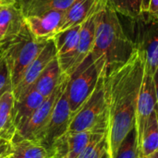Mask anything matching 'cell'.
I'll list each match as a JSON object with an SVG mask.
<instances>
[{
	"label": "cell",
	"instance_id": "6da1fadb",
	"mask_svg": "<svg viewBox=\"0 0 158 158\" xmlns=\"http://www.w3.org/2000/svg\"><path fill=\"white\" fill-rule=\"evenodd\" d=\"M144 76V58L137 47L123 65L105 75L106 138L114 158L121 143L135 127L138 97Z\"/></svg>",
	"mask_w": 158,
	"mask_h": 158
},
{
	"label": "cell",
	"instance_id": "7a4b0ae2",
	"mask_svg": "<svg viewBox=\"0 0 158 158\" xmlns=\"http://www.w3.org/2000/svg\"><path fill=\"white\" fill-rule=\"evenodd\" d=\"M137 49V44L124 32L108 0L99 9L95 19V36L92 50L94 60L106 69V74L123 65Z\"/></svg>",
	"mask_w": 158,
	"mask_h": 158
},
{
	"label": "cell",
	"instance_id": "3957f363",
	"mask_svg": "<svg viewBox=\"0 0 158 158\" xmlns=\"http://www.w3.org/2000/svg\"><path fill=\"white\" fill-rule=\"evenodd\" d=\"M47 41L38 40L26 25L11 39L0 44V53L9 69L12 91L21 81L26 69L45 46Z\"/></svg>",
	"mask_w": 158,
	"mask_h": 158
},
{
	"label": "cell",
	"instance_id": "277c9868",
	"mask_svg": "<svg viewBox=\"0 0 158 158\" xmlns=\"http://www.w3.org/2000/svg\"><path fill=\"white\" fill-rule=\"evenodd\" d=\"M104 69L90 54L69 76L66 91L72 117L93 94Z\"/></svg>",
	"mask_w": 158,
	"mask_h": 158
},
{
	"label": "cell",
	"instance_id": "5b68a950",
	"mask_svg": "<svg viewBox=\"0 0 158 158\" xmlns=\"http://www.w3.org/2000/svg\"><path fill=\"white\" fill-rule=\"evenodd\" d=\"M104 69L93 94L74 114L71 118L69 131L81 132L96 129H106V109L105 101Z\"/></svg>",
	"mask_w": 158,
	"mask_h": 158
},
{
	"label": "cell",
	"instance_id": "8992f818",
	"mask_svg": "<svg viewBox=\"0 0 158 158\" xmlns=\"http://www.w3.org/2000/svg\"><path fill=\"white\" fill-rule=\"evenodd\" d=\"M68 80L69 76L57 86V88L49 96H47L44 100L42 105L36 109L31 118L20 129L17 131L11 142L19 140H31L38 143L40 142L44 131L49 122L55 104L62 92L67 87Z\"/></svg>",
	"mask_w": 158,
	"mask_h": 158
},
{
	"label": "cell",
	"instance_id": "52a82bcc",
	"mask_svg": "<svg viewBox=\"0 0 158 158\" xmlns=\"http://www.w3.org/2000/svg\"><path fill=\"white\" fill-rule=\"evenodd\" d=\"M71 118L72 116L69 109V98L65 89L55 104L49 122L39 142L48 150L49 154L55 142L69 131Z\"/></svg>",
	"mask_w": 158,
	"mask_h": 158
},
{
	"label": "cell",
	"instance_id": "ba28073f",
	"mask_svg": "<svg viewBox=\"0 0 158 158\" xmlns=\"http://www.w3.org/2000/svg\"><path fill=\"white\" fill-rule=\"evenodd\" d=\"M106 129H96L81 132L68 131L58 138L50 150V158H78L98 132Z\"/></svg>",
	"mask_w": 158,
	"mask_h": 158
},
{
	"label": "cell",
	"instance_id": "9c48e42d",
	"mask_svg": "<svg viewBox=\"0 0 158 158\" xmlns=\"http://www.w3.org/2000/svg\"><path fill=\"white\" fill-rule=\"evenodd\" d=\"M156 107L157 102L153 76L144 72L142 87L138 97L135 115V129L137 131V142L139 149L141 145L142 137L148 123V120Z\"/></svg>",
	"mask_w": 158,
	"mask_h": 158
},
{
	"label": "cell",
	"instance_id": "30bf717a",
	"mask_svg": "<svg viewBox=\"0 0 158 158\" xmlns=\"http://www.w3.org/2000/svg\"><path fill=\"white\" fill-rule=\"evenodd\" d=\"M55 57H56V49L53 39H50L46 42L41 53L28 67L18 86L12 91L16 101L21 99L32 88L43 70Z\"/></svg>",
	"mask_w": 158,
	"mask_h": 158
},
{
	"label": "cell",
	"instance_id": "8fae6325",
	"mask_svg": "<svg viewBox=\"0 0 158 158\" xmlns=\"http://www.w3.org/2000/svg\"><path fill=\"white\" fill-rule=\"evenodd\" d=\"M81 24L57 32L52 39L56 49V58L62 72L69 75L77 50Z\"/></svg>",
	"mask_w": 158,
	"mask_h": 158
},
{
	"label": "cell",
	"instance_id": "7c38bea8",
	"mask_svg": "<svg viewBox=\"0 0 158 158\" xmlns=\"http://www.w3.org/2000/svg\"><path fill=\"white\" fill-rule=\"evenodd\" d=\"M63 11H51L41 15L24 17V22L30 32L38 40L48 41L60 30L64 19Z\"/></svg>",
	"mask_w": 158,
	"mask_h": 158
},
{
	"label": "cell",
	"instance_id": "4fadbf2b",
	"mask_svg": "<svg viewBox=\"0 0 158 158\" xmlns=\"http://www.w3.org/2000/svg\"><path fill=\"white\" fill-rule=\"evenodd\" d=\"M135 44L143 55L144 72L153 76L158 69V23L152 22Z\"/></svg>",
	"mask_w": 158,
	"mask_h": 158
},
{
	"label": "cell",
	"instance_id": "5bb4252c",
	"mask_svg": "<svg viewBox=\"0 0 158 158\" xmlns=\"http://www.w3.org/2000/svg\"><path fill=\"white\" fill-rule=\"evenodd\" d=\"M99 9L95 11L94 14H92L81 24L79 43H78L77 50H76L75 56H74V61L68 76H69L83 62V60L92 53L94 44V36H95V19H96V16H97Z\"/></svg>",
	"mask_w": 158,
	"mask_h": 158
},
{
	"label": "cell",
	"instance_id": "9a60e30c",
	"mask_svg": "<svg viewBox=\"0 0 158 158\" xmlns=\"http://www.w3.org/2000/svg\"><path fill=\"white\" fill-rule=\"evenodd\" d=\"M105 1L106 0H76L71 6L65 11L63 24L59 31L82 24L92 14L103 6Z\"/></svg>",
	"mask_w": 158,
	"mask_h": 158
},
{
	"label": "cell",
	"instance_id": "2e32d148",
	"mask_svg": "<svg viewBox=\"0 0 158 158\" xmlns=\"http://www.w3.org/2000/svg\"><path fill=\"white\" fill-rule=\"evenodd\" d=\"M15 98L11 86L0 96V139L11 142L17 132L15 125Z\"/></svg>",
	"mask_w": 158,
	"mask_h": 158
},
{
	"label": "cell",
	"instance_id": "e0dca14e",
	"mask_svg": "<svg viewBox=\"0 0 158 158\" xmlns=\"http://www.w3.org/2000/svg\"><path fill=\"white\" fill-rule=\"evenodd\" d=\"M24 26V17L18 6L0 5V44L17 35Z\"/></svg>",
	"mask_w": 158,
	"mask_h": 158
},
{
	"label": "cell",
	"instance_id": "ac0fdd59",
	"mask_svg": "<svg viewBox=\"0 0 158 158\" xmlns=\"http://www.w3.org/2000/svg\"><path fill=\"white\" fill-rule=\"evenodd\" d=\"M67 77L68 75L62 72L57 58L55 57L43 70L32 88L37 90L44 98H46Z\"/></svg>",
	"mask_w": 158,
	"mask_h": 158
},
{
	"label": "cell",
	"instance_id": "d6986e66",
	"mask_svg": "<svg viewBox=\"0 0 158 158\" xmlns=\"http://www.w3.org/2000/svg\"><path fill=\"white\" fill-rule=\"evenodd\" d=\"M45 98L34 88H31L21 99L15 100V125L20 129L42 105Z\"/></svg>",
	"mask_w": 158,
	"mask_h": 158
},
{
	"label": "cell",
	"instance_id": "ffe728a7",
	"mask_svg": "<svg viewBox=\"0 0 158 158\" xmlns=\"http://www.w3.org/2000/svg\"><path fill=\"white\" fill-rule=\"evenodd\" d=\"M76 0H25L18 7L23 17L41 15L51 11H67Z\"/></svg>",
	"mask_w": 158,
	"mask_h": 158
},
{
	"label": "cell",
	"instance_id": "44dd1931",
	"mask_svg": "<svg viewBox=\"0 0 158 158\" xmlns=\"http://www.w3.org/2000/svg\"><path fill=\"white\" fill-rule=\"evenodd\" d=\"M158 151V108L152 113L146 128L143 131L141 145L140 157L145 158Z\"/></svg>",
	"mask_w": 158,
	"mask_h": 158
},
{
	"label": "cell",
	"instance_id": "7402d4cb",
	"mask_svg": "<svg viewBox=\"0 0 158 158\" xmlns=\"http://www.w3.org/2000/svg\"><path fill=\"white\" fill-rule=\"evenodd\" d=\"M10 158H50V154L38 142L19 140L11 142Z\"/></svg>",
	"mask_w": 158,
	"mask_h": 158
},
{
	"label": "cell",
	"instance_id": "603a6c76",
	"mask_svg": "<svg viewBox=\"0 0 158 158\" xmlns=\"http://www.w3.org/2000/svg\"><path fill=\"white\" fill-rule=\"evenodd\" d=\"M106 151H108L106 131L98 132L78 158H102Z\"/></svg>",
	"mask_w": 158,
	"mask_h": 158
},
{
	"label": "cell",
	"instance_id": "cb8c5ba5",
	"mask_svg": "<svg viewBox=\"0 0 158 158\" xmlns=\"http://www.w3.org/2000/svg\"><path fill=\"white\" fill-rule=\"evenodd\" d=\"M114 9L130 19H138L143 17L142 0H108Z\"/></svg>",
	"mask_w": 158,
	"mask_h": 158
},
{
	"label": "cell",
	"instance_id": "d4e9b609",
	"mask_svg": "<svg viewBox=\"0 0 158 158\" xmlns=\"http://www.w3.org/2000/svg\"><path fill=\"white\" fill-rule=\"evenodd\" d=\"M114 158H141L135 127L121 143Z\"/></svg>",
	"mask_w": 158,
	"mask_h": 158
},
{
	"label": "cell",
	"instance_id": "484cf974",
	"mask_svg": "<svg viewBox=\"0 0 158 158\" xmlns=\"http://www.w3.org/2000/svg\"><path fill=\"white\" fill-rule=\"evenodd\" d=\"M9 84L11 85L9 69L7 68L5 59L1 56H0V91Z\"/></svg>",
	"mask_w": 158,
	"mask_h": 158
},
{
	"label": "cell",
	"instance_id": "4316f807",
	"mask_svg": "<svg viewBox=\"0 0 158 158\" xmlns=\"http://www.w3.org/2000/svg\"><path fill=\"white\" fill-rule=\"evenodd\" d=\"M151 22L158 23V0H150L148 12L146 14Z\"/></svg>",
	"mask_w": 158,
	"mask_h": 158
},
{
	"label": "cell",
	"instance_id": "83f0119b",
	"mask_svg": "<svg viewBox=\"0 0 158 158\" xmlns=\"http://www.w3.org/2000/svg\"><path fill=\"white\" fill-rule=\"evenodd\" d=\"M25 0H0V5H15L19 6Z\"/></svg>",
	"mask_w": 158,
	"mask_h": 158
},
{
	"label": "cell",
	"instance_id": "f1b7e54d",
	"mask_svg": "<svg viewBox=\"0 0 158 158\" xmlns=\"http://www.w3.org/2000/svg\"><path fill=\"white\" fill-rule=\"evenodd\" d=\"M153 80H154V84H155V91H156V102H157L158 108V69L155 74L153 75Z\"/></svg>",
	"mask_w": 158,
	"mask_h": 158
},
{
	"label": "cell",
	"instance_id": "f546056e",
	"mask_svg": "<svg viewBox=\"0 0 158 158\" xmlns=\"http://www.w3.org/2000/svg\"><path fill=\"white\" fill-rule=\"evenodd\" d=\"M149 4H150V0H142V14H143V16L147 14L148 8H149Z\"/></svg>",
	"mask_w": 158,
	"mask_h": 158
},
{
	"label": "cell",
	"instance_id": "4dcf8cb0",
	"mask_svg": "<svg viewBox=\"0 0 158 158\" xmlns=\"http://www.w3.org/2000/svg\"><path fill=\"white\" fill-rule=\"evenodd\" d=\"M145 158H158V151L156 152V153H154V154H152V155H150L149 156H147V157Z\"/></svg>",
	"mask_w": 158,
	"mask_h": 158
},
{
	"label": "cell",
	"instance_id": "1f68e13d",
	"mask_svg": "<svg viewBox=\"0 0 158 158\" xmlns=\"http://www.w3.org/2000/svg\"><path fill=\"white\" fill-rule=\"evenodd\" d=\"M102 158H111L110 157V155H109V153H108V151H106V152L104 154V156H102Z\"/></svg>",
	"mask_w": 158,
	"mask_h": 158
},
{
	"label": "cell",
	"instance_id": "d6a6232c",
	"mask_svg": "<svg viewBox=\"0 0 158 158\" xmlns=\"http://www.w3.org/2000/svg\"><path fill=\"white\" fill-rule=\"evenodd\" d=\"M10 86H11V85L9 84V85H7V86H6V87H5L4 89H2V90L0 91V96H1V94H3V93H4V92H5V91H6V89L8 88V87H10Z\"/></svg>",
	"mask_w": 158,
	"mask_h": 158
},
{
	"label": "cell",
	"instance_id": "836d02e7",
	"mask_svg": "<svg viewBox=\"0 0 158 158\" xmlns=\"http://www.w3.org/2000/svg\"><path fill=\"white\" fill-rule=\"evenodd\" d=\"M0 56H1V53H0Z\"/></svg>",
	"mask_w": 158,
	"mask_h": 158
}]
</instances>
